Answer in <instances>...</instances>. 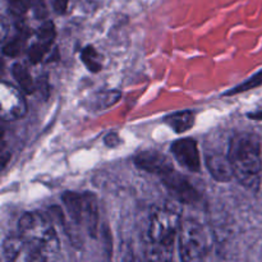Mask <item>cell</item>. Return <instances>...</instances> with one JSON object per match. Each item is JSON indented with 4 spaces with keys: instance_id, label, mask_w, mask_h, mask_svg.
I'll return each mask as SVG.
<instances>
[{
    "instance_id": "cell-4",
    "label": "cell",
    "mask_w": 262,
    "mask_h": 262,
    "mask_svg": "<svg viewBox=\"0 0 262 262\" xmlns=\"http://www.w3.org/2000/svg\"><path fill=\"white\" fill-rule=\"evenodd\" d=\"M179 255L183 261L202 260L209 251V237L205 227L194 219H186L179 228Z\"/></svg>"
},
{
    "instance_id": "cell-7",
    "label": "cell",
    "mask_w": 262,
    "mask_h": 262,
    "mask_svg": "<svg viewBox=\"0 0 262 262\" xmlns=\"http://www.w3.org/2000/svg\"><path fill=\"white\" fill-rule=\"evenodd\" d=\"M161 182L168 188L176 201L183 202V204H194L199 201L200 193L197 192V189L192 186L191 182L186 177L177 173L176 170L164 176L161 178Z\"/></svg>"
},
{
    "instance_id": "cell-1",
    "label": "cell",
    "mask_w": 262,
    "mask_h": 262,
    "mask_svg": "<svg viewBox=\"0 0 262 262\" xmlns=\"http://www.w3.org/2000/svg\"><path fill=\"white\" fill-rule=\"evenodd\" d=\"M234 177L243 187L257 191L261 184V143L257 136L241 132L232 138L228 150Z\"/></svg>"
},
{
    "instance_id": "cell-18",
    "label": "cell",
    "mask_w": 262,
    "mask_h": 262,
    "mask_svg": "<svg viewBox=\"0 0 262 262\" xmlns=\"http://www.w3.org/2000/svg\"><path fill=\"white\" fill-rule=\"evenodd\" d=\"M120 92L119 91H105L100 92L99 96H96L95 101L97 102V107H109L119 101Z\"/></svg>"
},
{
    "instance_id": "cell-21",
    "label": "cell",
    "mask_w": 262,
    "mask_h": 262,
    "mask_svg": "<svg viewBox=\"0 0 262 262\" xmlns=\"http://www.w3.org/2000/svg\"><path fill=\"white\" fill-rule=\"evenodd\" d=\"M104 142L107 147L115 148V147H118L120 143H122V140H120V137L117 135V133H109V135L105 137Z\"/></svg>"
},
{
    "instance_id": "cell-13",
    "label": "cell",
    "mask_w": 262,
    "mask_h": 262,
    "mask_svg": "<svg viewBox=\"0 0 262 262\" xmlns=\"http://www.w3.org/2000/svg\"><path fill=\"white\" fill-rule=\"evenodd\" d=\"M164 122L176 133H184L194 125V113L192 110L173 113L164 118Z\"/></svg>"
},
{
    "instance_id": "cell-6",
    "label": "cell",
    "mask_w": 262,
    "mask_h": 262,
    "mask_svg": "<svg viewBox=\"0 0 262 262\" xmlns=\"http://www.w3.org/2000/svg\"><path fill=\"white\" fill-rule=\"evenodd\" d=\"M27 113V102L15 87L8 83L0 86V115L3 120H17Z\"/></svg>"
},
{
    "instance_id": "cell-16",
    "label": "cell",
    "mask_w": 262,
    "mask_h": 262,
    "mask_svg": "<svg viewBox=\"0 0 262 262\" xmlns=\"http://www.w3.org/2000/svg\"><path fill=\"white\" fill-rule=\"evenodd\" d=\"M81 60L92 73H99L102 69V61L94 46H86L81 53Z\"/></svg>"
},
{
    "instance_id": "cell-22",
    "label": "cell",
    "mask_w": 262,
    "mask_h": 262,
    "mask_svg": "<svg viewBox=\"0 0 262 262\" xmlns=\"http://www.w3.org/2000/svg\"><path fill=\"white\" fill-rule=\"evenodd\" d=\"M69 0H53V9L58 14H64L68 9Z\"/></svg>"
},
{
    "instance_id": "cell-15",
    "label": "cell",
    "mask_w": 262,
    "mask_h": 262,
    "mask_svg": "<svg viewBox=\"0 0 262 262\" xmlns=\"http://www.w3.org/2000/svg\"><path fill=\"white\" fill-rule=\"evenodd\" d=\"M25 28L23 27H18V32L17 35L13 36L12 38H8V40L3 41V54L7 56H18L22 51L23 45H25L26 41V36L27 33L23 32Z\"/></svg>"
},
{
    "instance_id": "cell-20",
    "label": "cell",
    "mask_w": 262,
    "mask_h": 262,
    "mask_svg": "<svg viewBox=\"0 0 262 262\" xmlns=\"http://www.w3.org/2000/svg\"><path fill=\"white\" fill-rule=\"evenodd\" d=\"M25 4L27 5L28 9L32 10L33 15L36 18H45L48 15V8H46L43 0H23Z\"/></svg>"
},
{
    "instance_id": "cell-9",
    "label": "cell",
    "mask_w": 262,
    "mask_h": 262,
    "mask_svg": "<svg viewBox=\"0 0 262 262\" xmlns=\"http://www.w3.org/2000/svg\"><path fill=\"white\" fill-rule=\"evenodd\" d=\"M133 163L137 168L142 169L147 173L155 174L160 178L174 170L171 161L166 156L161 155L156 151H143V152L137 154L133 158Z\"/></svg>"
},
{
    "instance_id": "cell-2",
    "label": "cell",
    "mask_w": 262,
    "mask_h": 262,
    "mask_svg": "<svg viewBox=\"0 0 262 262\" xmlns=\"http://www.w3.org/2000/svg\"><path fill=\"white\" fill-rule=\"evenodd\" d=\"M181 212L171 205L155 207L150 214L147 230V255L151 260H171L177 233L181 228Z\"/></svg>"
},
{
    "instance_id": "cell-8",
    "label": "cell",
    "mask_w": 262,
    "mask_h": 262,
    "mask_svg": "<svg viewBox=\"0 0 262 262\" xmlns=\"http://www.w3.org/2000/svg\"><path fill=\"white\" fill-rule=\"evenodd\" d=\"M171 154L179 164L187 170L199 173L201 169V159L197 142L192 138L178 140L171 145Z\"/></svg>"
},
{
    "instance_id": "cell-5",
    "label": "cell",
    "mask_w": 262,
    "mask_h": 262,
    "mask_svg": "<svg viewBox=\"0 0 262 262\" xmlns=\"http://www.w3.org/2000/svg\"><path fill=\"white\" fill-rule=\"evenodd\" d=\"M61 199L72 220L76 224L86 228L87 232L91 235L96 234L97 224H99V209H97L96 197L91 193L66 192Z\"/></svg>"
},
{
    "instance_id": "cell-12",
    "label": "cell",
    "mask_w": 262,
    "mask_h": 262,
    "mask_svg": "<svg viewBox=\"0 0 262 262\" xmlns=\"http://www.w3.org/2000/svg\"><path fill=\"white\" fill-rule=\"evenodd\" d=\"M206 166L212 178L217 182H229L234 177L232 164L228 156L211 154L206 156Z\"/></svg>"
},
{
    "instance_id": "cell-19",
    "label": "cell",
    "mask_w": 262,
    "mask_h": 262,
    "mask_svg": "<svg viewBox=\"0 0 262 262\" xmlns=\"http://www.w3.org/2000/svg\"><path fill=\"white\" fill-rule=\"evenodd\" d=\"M5 4H7L8 12L12 17L14 18H23L25 17L26 12H27V5L25 4L23 0H4Z\"/></svg>"
},
{
    "instance_id": "cell-3",
    "label": "cell",
    "mask_w": 262,
    "mask_h": 262,
    "mask_svg": "<svg viewBox=\"0 0 262 262\" xmlns=\"http://www.w3.org/2000/svg\"><path fill=\"white\" fill-rule=\"evenodd\" d=\"M18 232L43 261L50 260L59 252L60 243L55 228L41 212H26L18 222Z\"/></svg>"
},
{
    "instance_id": "cell-23",
    "label": "cell",
    "mask_w": 262,
    "mask_h": 262,
    "mask_svg": "<svg viewBox=\"0 0 262 262\" xmlns=\"http://www.w3.org/2000/svg\"><path fill=\"white\" fill-rule=\"evenodd\" d=\"M248 117H250L251 119L261 120V119H262V112H258V113H250V114H248Z\"/></svg>"
},
{
    "instance_id": "cell-14",
    "label": "cell",
    "mask_w": 262,
    "mask_h": 262,
    "mask_svg": "<svg viewBox=\"0 0 262 262\" xmlns=\"http://www.w3.org/2000/svg\"><path fill=\"white\" fill-rule=\"evenodd\" d=\"M12 74L23 92H26V94H32V92L36 91V86L32 81V77H31L27 68L23 64H13Z\"/></svg>"
},
{
    "instance_id": "cell-17",
    "label": "cell",
    "mask_w": 262,
    "mask_h": 262,
    "mask_svg": "<svg viewBox=\"0 0 262 262\" xmlns=\"http://www.w3.org/2000/svg\"><path fill=\"white\" fill-rule=\"evenodd\" d=\"M261 84H262V71L257 72L256 74H253L252 77H250V78H248L247 81L243 82V83L233 87L230 91H228L227 94H225V96H232V95L241 94V92H245V91H248V90L256 89V87L261 86Z\"/></svg>"
},
{
    "instance_id": "cell-11",
    "label": "cell",
    "mask_w": 262,
    "mask_h": 262,
    "mask_svg": "<svg viewBox=\"0 0 262 262\" xmlns=\"http://www.w3.org/2000/svg\"><path fill=\"white\" fill-rule=\"evenodd\" d=\"M3 255L7 261H43L19 235H9L3 242Z\"/></svg>"
},
{
    "instance_id": "cell-10",
    "label": "cell",
    "mask_w": 262,
    "mask_h": 262,
    "mask_svg": "<svg viewBox=\"0 0 262 262\" xmlns=\"http://www.w3.org/2000/svg\"><path fill=\"white\" fill-rule=\"evenodd\" d=\"M55 35V27L50 20H46L38 27L37 33H36V41L28 49V60L31 63L37 64L42 60L45 54L53 45Z\"/></svg>"
}]
</instances>
